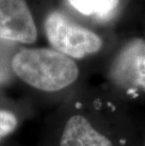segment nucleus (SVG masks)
Listing matches in <instances>:
<instances>
[{
  "mask_svg": "<svg viewBox=\"0 0 145 146\" xmlns=\"http://www.w3.org/2000/svg\"><path fill=\"white\" fill-rule=\"evenodd\" d=\"M11 66L24 84L44 92L62 91L79 74L73 58L49 48L23 49L12 57Z\"/></svg>",
  "mask_w": 145,
  "mask_h": 146,
  "instance_id": "obj_1",
  "label": "nucleus"
},
{
  "mask_svg": "<svg viewBox=\"0 0 145 146\" xmlns=\"http://www.w3.org/2000/svg\"><path fill=\"white\" fill-rule=\"evenodd\" d=\"M69 2L82 14H93L101 21L110 19L119 4V0H69Z\"/></svg>",
  "mask_w": 145,
  "mask_h": 146,
  "instance_id": "obj_6",
  "label": "nucleus"
},
{
  "mask_svg": "<svg viewBox=\"0 0 145 146\" xmlns=\"http://www.w3.org/2000/svg\"><path fill=\"white\" fill-rule=\"evenodd\" d=\"M17 114L9 108H0V141L16 131L19 126Z\"/></svg>",
  "mask_w": 145,
  "mask_h": 146,
  "instance_id": "obj_7",
  "label": "nucleus"
},
{
  "mask_svg": "<svg viewBox=\"0 0 145 146\" xmlns=\"http://www.w3.org/2000/svg\"><path fill=\"white\" fill-rule=\"evenodd\" d=\"M0 39L22 43L36 41L35 22L26 0H0Z\"/></svg>",
  "mask_w": 145,
  "mask_h": 146,
  "instance_id": "obj_4",
  "label": "nucleus"
},
{
  "mask_svg": "<svg viewBox=\"0 0 145 146\" xmlns=\"http://www.w3.org/2000/svg\"><path fill=\"white\" fill-rule=\"evenodd\" d=\"M58 146H113L106 136L82 115H73L65 123Z\"/></svg>",
  "mask_w": 145,
  "mask_h": 146,
  "instance_id": "obj_5",
  "label": "nucleus"
},
{
  "mask_svg": "<svg viewBox=\"0 0 145 146\" xmlns=\"http://www.w3.org/2000/svg\"><path fill=\"white\" fill-rule=\"evenodd\" d=\"M114 84L131 94L145 92V40L127 42L113 60L109 72Z\"/></svg>",
  "mask_w": 145,
  "mask_h": 146,
  "instance_id": "obj_3",
  "label": "nucleus"
},
{
  "mask_svg": "<svg viewBox=\"0 0 145 146\" xmlns=\"http://www.w3.org/2000/svg\"><path fill=\"white\" fill-rule=\"evenodd\" d=\"M44 29L50 44L71 58H82L94 54L103 44L94 32L73 24L58 12H53L46 18Z\"/></svg>",
  "mask_w": 145,
  "mask_h": 146,
  "instance_id": "obj_2",
  "label": "nucleus"
}]
</instances>
